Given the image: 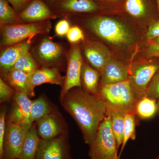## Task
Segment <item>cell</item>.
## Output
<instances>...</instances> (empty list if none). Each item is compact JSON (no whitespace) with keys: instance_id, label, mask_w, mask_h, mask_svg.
I'll return each instance as SVG.
<instances>
[{"instance_id":"6da1fadb","label":"cell","mask_w":159,"mask_h":159,"mask_svg":"<svg viewBox=\"0 0 159 159\" xmlns=\"http://www.w3.org/2000/svg\"><path fill=\"white\" fill-rule=\"evenodd\" d=\"M78 15L86 36L102 43L119 59L131 63L147 46L146 30L125 11Z\"/></svg>"},{"instance_id":"7a4b0ae2","label":"cell","mask_w":159,"mask_h":159,"mask_svg":"<svg viewBox=\"0 0 159 159\" xmlns=\"http://www.w3.org/2000/svg\"><path fill=\"white\" fill-rule=\"evenodd\" d=\"M75 88L60 98L61 102L77 122L84 142L90 145L96 138L99 125L106 117L107 107L99 95L90 93L81 88Z\"/></svg>"},{"instance_id":"3957f363","label":"cell","mask_w":159,"mask_h":159,"mask_svg":"<svg viewBox=\"0 0 159 159\" xmlns=\"http://www.w3.org/2000/svg\"><path fill=\"white\" fill-rule=\"evenodd\" d=\"M99 96L106 104L107 111L135 113L138 100L128 79L112 84H99Z\"/></svg>"},{"instance_id":"277c9868","label":"cell","mask_w":159,"mask_h":159,"mask_svg":"<svg viewBox=\"0 0 159 159\" xmlns=\"http://www.w3.org/2000/svg\"><path fill=\"white\" fill-rule=\"evenodd\" d=\"M159 70V57L137 55L131 63L128 80L138 100L145 96L152 80Z\"/></svg>"},{"instance_id":"5b68a950","label":"cell","mask_w":159,"mask_h":159,"mask_svg":"<svg viewBox=\"0 0 159 159\" xmlns=\"http://www.w3.org/2000/svg\"><path fill=\"white\" fill-rule=\"evenodd\" d=\"M89 146V155L91 159H120L109 115L99 125L96 138Z\"/></svg>"},{"instance_id":"8992f818","label":"cell","mask_w":159,"mask_h":159,"mask_svg":"<svg viewBox=\"0 0 159 159\" xmlns=\"http://www.w3.org/2000/svg\"><path fill=\"white\" fill-rule=\"evenodd\" d=\"M51 28V23L48 21L2 26L1 47L6 48L23 42L37 34H47Z\"/></svg>"},{"instance_id":"52a82bcc","label":"cell","mask_w":159,"mask_h":159,"mask_svg":"<svg viewBox=\"0 0 159 159\" xmlns=\"http://www.w3.org/2000/svg\"><path fill=\"white\" fill-rule=\"evenodd\" d=\"M123 11L146 31L159 20L156 0H125Z\"/></svg>"},{"instance_id":"ba28073f","label":"cell","mask_w":159,"mask_h":159,"mask_svg":"<svg viewBox=\"0 0 159 159\" xmlns=\"http://www.w3.org/2000/svg\"><path fill=\"white\" fill-rule=\"evenodd\" d=\"M84 62L80 46L78 43L73 44L68 54L67 68L60 98L72 89L82 87L81 74Z\"/></svg>"},{"instance_id":"9c48e42d","label":"cell","mask_w":159,"mask_h":159,"mask_svg":"<svg viewBox=\"0 0 159 159\" xmlns=\"http://www.w3.org/2000/svg\"><path fill=\"white\" fill-rule=\"evenodd\" d=\"M29 129L13 122H8L2 159H18Z\"/></svg>"},{"instance_id":"30bf717a","label":"cell","mask_w":159,"mask_h":159,"mask_svg":"<svg viewBox=\"0 0 159 159\" xmlns=\"http://www.w3.org/2000/svg\"><path fill=\"white\" fill-rule=\"evenodd\" d=\"M80 48L88 63L99 72L112 55L102 43L86 35Z\"/></svg>"},{"instance_id":"8fae6325","label":"cell","mask_w":159,"mask_h":159,"mask_svg":"<svg viewBox=\"0 0 159 159\" xmlns=\"http://www.w3.org/2000/svg\"><path fill=\"white\" fill-rule=\"evenodd\" d=\"M36 159H71L70 148L65 135L41 139Z\"/></svg>"},{"instance_id":"7c38bea8","label":"cell","mask_w":159,"mask_h":159,"mask_svg":"<svg viewBox=\"0 0 159 159\" xmlns=\"http://www.w3.org/2000/svg\"><path fill=\"white\" fill-rule=\"evenodd\" d=\"M130 64L112 55L99 72V84H112L125 81L128 79Z\"/></svg>"},{"instance_id":"4fadbf2b","label":"cell","mask_w":159,"mask_h":159,"mask_svg":"<svg viewBox=\"0 0 159 159\" xmlns=\"http://www.w3.org/2000/svg\"><path fill=\"white\" fill-rule=\"evenodd\" d=\"M31 104L32 100L27 94L16 92L8 122H13L29 129L33 125L31 119Z\"/></svg>"},{"instance_id":"5bb4252c","label":"cell","mask_w":159,"mask_h":159,"mask_svg":"<svg viewBox=\"0 0 159 159\" xmlns=\"http://www.w3.org/2000/svg\"><path fill=\"white\" fill-rule=\"evenodd\" d=\"M63 53V48L60 44L46 38L34 49L33 55L39 64L43 67H49L58 62Z\"/></svg>"},{"instance_id":"9a60e30c","label":"cell","mask_w":159,"mask_h":159,"mask_svg":"<svg viewBox=\"0 0 159 159\" xmlns=\"http://www.w3.org/2000/svg\"><path fill=\"white\" fill-rule=\"evenodd\" d=\"M18 16L21 20L29 23L46 21L56 17L45 3L41 0H33Z\"/></svg>"},{"instance_id":"2e32d148","label":"cell","mask_w":159,"mask_h":159,"mask_svg":"<svg viewBox=\"0 0 159 159\" xmlns=\"http://www.w3.org/2000/svg\"><path fill=\"white\" fill-rule=\"evenodd\" d=\"M36 123L37 133L41 139L48 140L62 134L64 125L55 113L51 112Z\"/></svg>"},{"instance_id":"e0dca14e","label":"cell","mask_w":159,"mask_h":159,"mask_svg":"<svg viewBox=\"0 0 159 159\" xmlns=\"http://www.w3.org/2000/svg\"><path fill=\"white\" fill-rule=\"evenodd\" d=\"M31 44L28 41L6 47L1 52L0 66L5 75L13 69L16 61L21 55L29 51Z\"/></svg>"},{"instance_id":"ac0fdd59","label":"cell","mask_w":159,"mask_h":159,"mask_svg":"<svg viewBox=\"0 0 159 159\" xmlns=\"http://www.w3.org/2000/svg\"><path fill=\"white\" fill-rule=\"evenodd\" d=\"M59 7L66 13L78 15H93L103 12L95 0H61Z\"/></svg>"},{"instance_id":"d6986e66","label":"cell","mask_w":159,"mask_h":159,"mask_svg":"<svg viewBox=\"0 0 159 159\" xmlns=\"http://www.w3.org/2000/svg\"><path fill=\"white\" fill-rule=\"evenodd\" d=\"M65 77L55 67H43L39 68L30 74V84L31 89L34 91L35 87L43 84L49 83L62 87Z\"/></svg>"},{"instance_id":"ffe728a7","label":"cell","mask_w":159,"mask_h":159,"mask_svg":"<svg viewBox=\"0 0 159 159\" xmlns=\"http://www.w3.org/2000/svg\"><path fill=\"white\" fill-rule=\"evenodd\" d=\"M30 74L20 70L12 69L4 76L6 83L16 92L25 93L29 97H33L34 92L31 89L30 86Z\"/></svg>"},{"instance_id":"44dd1931","label":"cell","mask_w":159,"mask_h":159,"mask_svg":"<svg viewBox=\"0 0 159 159\" xmlns=\"http://www.w3.org/2000/svg\"><path fill=\"white\" fill-rule=\"evenodd\" d=\"M40 140L38 134L36 124L34 123L27 132L17 159H36Z\"/></svg>"},{"instance_id":"7402d4cb","label":"cell","mask_w":159,"mask_h":159,"mask_svg":"<svg viewBox=\"0 0 159 159\" xmlns=\"http://www.w3.org/2000/svg\"><path fill=\"white\" fill-rule=\"evenodd\" d=\"M100 72L91 66L87 63L84 62L81 74V83L84 90L95 95L99 94V80Z\"/></svg>"},{"instance_id":"603a6c76","label":"cell","mask_w":159,"mask_h":159,"mask_svg":"<svg viewBox=\"0 0 159 159\" xmlns=\"http://www.w3.org/2000/svg\"><path fill=\"white\" fill-rule=\"evenodd\" d=\"M157 104L155 99L145 96L137 102L135 113L141 119H150L157 114Z\"/></svg>"},{"instance_id":"cb8c5ba5","label":"cell","mask_w":159,"mask_h":159,"mask_svg":"<svg viewBox=\"0 0 159 159\" xmlns=\"http://www.w3.org/2000/svg\"><path fill=\"white\" fill-rule=\"evenodd\" d=\"M125 113L118 111H107V116H111V126L117 143L118 148L122 146L124 132Z\"/></svg>"},{"instance_id":"d4e9b609","label":"cell","mask_w":159,"mask_h":159,"mask_svg":"<svg viewBox=\"0 0 159 159\" xmlns=\"http://www.w3.org/2000/svg\"><path fill=\"white\" fill-rule=\"evenodd\" d=\"M52 112L50 103L44 97H40L32 101L31 119L32 124L37 122L47 115Z\"/></svg>"},{"instance_id":"484cf974","label":"cell","mask_w":159,"mask_h":159,"mask_svg":"<svg viewBox=\"0 0 159 159\" xmlns=\"http://www.w3.org/2000/svg\"><path fill=\"white\" fill-rule=\"evenodd\" d=\"M22 21L14 9L9 6L7 0H0L1 26L6 25L19 24Z\"/></svg>"},{"instance_id":"4316f807","label":"cell","mask_w":159,"mask_h":159,"mask_svg":"<svg viewBox=\"0 0 159 159\" xmlns=\"http://www.w3.org/2000/svg\"><path fill=\"white\" fill-rule=\"evenodd\" d=\"M135 116V113L133 112L127 113L124 116L123 140L121 146L119 157L129 140V139L134 140L136 139Z\"/></svg>"},{"instance_id":"83f0119b","label":"cell","mask_w":159,"mask_h":159,"mask_svg":"<svg viewBox=\"0 0 159 159\" xmlns=\"http://www.w3.org/2000/svg\"><path fill=\"white\" fill-rule=\"evenodd\" d=\"M39 68L38 62L31 53L28 51L20 56L12 69L20 70L30 74Z\"/></svg>"},{"instance_id":"f1b7e54d","label":"cell","mask_w":159,"mask_h":159,"mask_svg":"<svg viewBox=\"0 0 159 159\" xmlns=\"http://www.w3.org/2000/svg\"><path fill=\"white\" fill-rule=\"evenodd\" d=\"M103 12L123 11L125 0H95Z\"/></svg>"},{"instance_id":"f546056e","label":"cell","mask_w":159,"mask_h":159,"mask_svg":"<svg viewBox=\"0 0 159 159\" xmlns=\"http://www.w3.org/2000/svg\"><path fill=\"white\" fill-rule=\"evenodd\" d=\"M66 37L70 43L77 44L83 41L85 39V35L81 28L78 26H74L70 28Z\"/></svg>"},{"instance_id":"4dcf8cb0","label":"cell","mask_w":159,"mask_h":159,"mask_svg":"<svg viewBox=\"0 0 159 159\" xmlns=\"http://www.w3.org/2000/svg\"><path fill=\"white\" fill-rule=\"evenodd\" d=\"M16 91L5 82L2 78H0V102L1 103L9 101Z\"/></svg>"},{"instance_id":"1f68e13d","label":"cell","mask_w":159,"mask_h":159,"mask_svg":"<svg viewBox=\"0 0 159 159\" xmlns=\"http://www.w3.org/2000/svg\"><path fill=\"white\" fill-rule=\"evenodd\" d=\"M145 96L156 100L159 99V70L152 80Z\"/></svg>"},{"instance_id":"d6a6232c","label":"cell","mask_w":159,"mask_h":159,"mask_svg":"<svg viewBox=\"0 0 159 159\" xmlns=\"http://www.w3.org/2000/svg\"><path fill=\"white\" fill-rule=\"evenodd\" d=\"M6 110H3L0 114V159L2 158L3 145L6 131Z\"/></svg>"},{"instance_id":"836d02e7","label":"cell","mask_w":159,"mask_h":159,"mask_svg":"<svg viewBox=\"0 0 159 159\" xmlns=\"http://www.w3.org/2000/svg\"><path fill=\"white\" fill-rule=\"evenodd\" d=\"M138 55L159 57V45L148 44L139 52Z\"/></svg>"},{"instance_id":"e575fe53","label":"cell","mask_w":159,"mask_h":159,"mask_svg":"<svg viewBox=\"0 0 159 159\" xmlns=\"http://www.w3.org/2000/svg\"><path fill=\"white\" fill-rule=\"evenodd\" d=\"M159 36V20L152 23L148 27L146 32L147 45L156 38Z\"/></svg>"},{"instance_id":"d590c367","label":"cell","mask_w":159,"mask_h":159,"mask_svg":"<svg viewBox=\"0 0 159 159\" xmlns=\"http://www.w3.org/2000/svg\"><path fill=\"white\" fill-rule=\"evenodd\" d=\"M70 23L66 19L60 20L56 24L55 27V32L56 35L62 36L66 35L70 28Z\"/></svg>"},{"instance_id":"8d00e7d4","label":"cell","mask_w":159,"mask_h":159,"mask_svg":"<svg viewBox=\"0 0 159 159\" xmlns=\"http://www.w3.org/2000/svg\"><path fill=\"white\" fill-rule=\"evenodd\" d=\"M13 9L16 10H20L27 4L30 0H7Z\"/></svg>"},{"instance_id":"74e56055","label":"cell","mask_w":159,"mask_h":159,"mask_svg":"<svg viewBox=\"0 0 159 159\" xmlns=\"http://www.w3.org/2000/svg\"><path fill=\"white\" fill-rule=\"evenodd\" d=\"M149 43H154L156 44L159 45V37L156 38L152 41L151 42Z\"/></svg>"},{"instance_id":"f35d334b","label":"cell","mask_w":159,"mask_h":159,"mask_svg":"<svg viewBox=\"0 0 159 159\" xmlns=\"http://www.w3.org/2000/svg\"><path fill=\"white\" fill-rule=\"evenodd\" d=\"M157 114L159 117V99L157 100Z\"/></svg>"},{"instance_id":"ab89813d","label":"cell","mask_w":159,"mask_h":159,"mask_svg":"<svg viewBox=\"0 0 159 159\" xmlns=\"http://www.w3.org/2000/svg\"><path fill=\"white\" fill-rule=\"evenodd\" d=\"M156 1L157 7L158 11L159 13V0H156Z\"/></svg>"},{"instance_id":"60d3db41","label":"cell","mask_w":159,"mask_h":159,"mask_svg":"<svg viewBox=\"0 0 159 159\" xmlns=\"http://www.w3.org/2000/svg\"><path fill=\"white\" fill-rule=\"evenodd\" d=\"M50 2H60V1H61V0H49Z\"/></svg>"},{"instance_id":"b9f144b4","label":"cell","mask_w":159,"mask_h":159,"mask_svg":"<svg viewBox=\"0 0 159 159\" xmlns=\"http://www.w3.org/2000/svg\"><path fill=\"white\" fill-rule=\"evenodd\" d=\"M154 159H159V156H158L156 158H155Z\"/></svg>"}]
</instances>
